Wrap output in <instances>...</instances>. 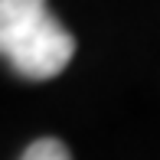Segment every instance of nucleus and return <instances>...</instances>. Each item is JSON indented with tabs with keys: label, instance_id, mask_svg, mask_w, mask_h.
Returning a JSON list of instances; mask_svg holds the SVG:
<instances>
[{
	"label": "nucleus",
	"instance_id": "1",
	"mask_svg": "<svg viewBox=\"0 0 160 160\" xmlns=\"http://www.w3.org/2000/svg\"><path fill=\"white\" fill-rule=\"evenodd\" d=\"M72 56H75V36L52 13H46L20 30L3 59L13 65L17 75L30 78V82H49L59 72H65Z\"/></svg>",
	"mask_w": 160,
	"mask_h": 160
},
{
	"label": "nucleus",
	"instance_id": "2",
	"mask_svg": "<svg viewBox=\"0 0 160 160\" xmlns=\"http://www.w3.org/2000/svg\"><path fill=\"white\" fill-rule=\"evenodd\" d=\"M20 160H72V154H69V147H65L62 141H56V137H36L30 147L23 150Z\"/></svg>",
	"mask_w": 160,
	"mask_h": 160
},
{
	"label": "nucleus",
	"instance_id": "3",
	"mask_svg": "<svg viewBox=\"0 0 160 160\" xmlns=\"http://www.w3.org/2000/svg\"><path fill=\"white\" fill-rule=\"evenodd\" d=\"M10 7H17V10H23V13H46L49 7H46V0H7Z\"/></svg>",
	"mask_w": 160,
	"mask_h": 160
}]
</instances>
